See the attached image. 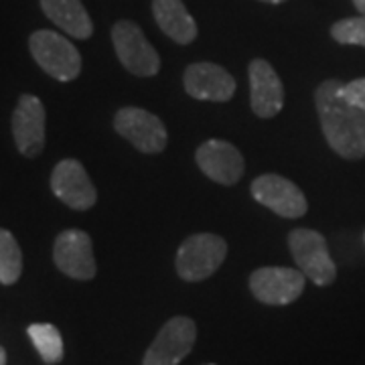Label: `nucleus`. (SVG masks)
Listing matches in <instances>:
<instances>
[{
  "label": "nucleus",
  "mask_w": 365,
  "mask_h": 365,
  "mask_svg": "<svg viewBox=\"0 0 365 365\" xmlns=\"http://www.w3.org/2000/svg\"><path fill=\"white\" fill-rule=\"evenodd\" d=\"M14 144L21 155L39 157L45 146V106L37 96L23 93L13 112Z\"/></svg>",
  "instance_id": "obj_12"
},
{
  "label": "nucleus",
  "mask_w": 365,
  "mask_h": 365,
  "mask_svg": "<svg viewBox=\"0 0 365 365\" xmlns=\"http://www.w3.org/2000/svg\"><path fill=\"white\" fill-rule=\"evenodd\" d=\"M250 104L258 118H274L284 106V88L266 59H254L248 67Z\"/></svg>",
  "instance_id": "obj_15"
},
{
  "label": "nucleus",
  "mask_w": 365,
  "mask_h": 365,
  "mask_svg": "<svg viewBox=\"0 0 365 365\" xmlns=\"http://www.w3.org/2000/svg\"><path fill=\"white\" fill-rule=\"evenodd\" d=\"M364 242H365V234H364Z\"/></svg>",
  "instance_id": "obj_25"
},
{
  "label": "nucleus",
  "mask_w": 365,
  "mask_h": 365,
  "mask_svg": "<svg viewBox=\"0 0 365 365\" xmlns=\"http://www.w3.org/2000/svg\"><path fill=\"white\" fill-rule=\"evenodd\" d=\"M199 169L211 181L220 185H235L244 175V157L232 143L211 138L197 148L195 155Z\"/></svg>",
  "instance_id": "obj_14"
},
{
  "label": "nucleus",
  "mask_w": 365,
  "mask_h": 365,
  "mask_svg": "<svg viewBox=\"0 0 365 365\" xmlns=\"http://www.w3.org/2000/svg\"><path fill=\"white\" fill-rule=\"evenodd\" d=\"M29 49L41 69L57 81H71L81 73V55L76 45L55 31H35L29 39Z\"/></svg>",
  "instance_id": "obj_4"
},
{
  "label": "nucleus",
  "mask_w": 365,
  "mask_h": 365,
  "mask_svg": "<svg viewBox=\"0 0 365 365\" xmlns=\"http://www.w3.org/2000/svg\"><path fill=\"white\" fill-rule=\"evenodd\" d=\"M250 191L258 203L287 220L302 217L309 209L307 197L299 187L292 181H288L287 177H280L274 173L254 179L250 185Z\"/></svg>",
  "instance_id": "obj_9"
},
{
  "label": "nucleus",
  "mask_w": 365,
  "mask_h": 365,
  "mask_svg": "<svg viewBox=\"0 0 365 365\" xmlns=\"http://www.w3.org/2000/svg\"><path fill=\"white\" fill-rule=\"evenodd\" d=\"M307 276L297 268L264 266L250 276V290L264 304L284 307L299 299L304 290Z\"/></svg>",
  "instance_id": "obj_8"
},
{
  "label": "nucleus",
  "mask_w": 365,
  "mask_h": 365,
  "mask_svg": "<svg viewBox=\"0 0 365 365\" xmlns=\"http://www.w3.org/2000/svg\"><path fill=\"white\" fill-rule=\"evenodd\" d=\"M207 365H213V364H207Z\"/></svg>",
  "instance_id": "obj_26"
},
{
  "label": "nucleus",
  "mask_w": 365,
  "mask_h": 365,
  "mask_svg": "<svg viewBox=\"0 0 365 365\" xmlns=\"http://www.w3.org/2000/svg\"><path fill=\"white\" fill-rule=\"evenodd\" d=\"M51 189L67 207L76 211L91 209L98 201V191L91 182L88 170L76 158H66L57 163L51 175Z\"/></svg>",
  "instance_id": "obj_11"
},
{
  "label": "nucleus",
  "mask_w": 365,
  "mask_h": 365,
  "mask_svg": "<svg viewBox=\"0 0 365 365\" xmlns=\"http://www.w3.org/2000/svg\"><path fill=\"white\" fill-rule=\"evenodd\" d=\"M353 4H355V9L359 11V14H364L365 16V0H353Z\"/></svg>",
  "instance_id": "obj_22"
},
{
  "label": "nucleus",
  "mask_w": 365,
  "mask_h": 365,
  "mask_svg": "<svg viewBox=\"0 0 365 365\" xmlns=\"http://www.w3.org/2000/svg\"><path fill=\"white\" fill-rule=\"evenodd\" d=\"M288 248L299 270L317 287H329L337 278V266L329 254L325 235L299 227L288 234Z\"/></svg>",
  "instance_id": "obj_2"
},
{
  "label": "nucleus",
  "mask_w": 365,
  "mask_h": 365,
  "mask_svg": "<svg viewBox=\"0 0 365 365\" xmlns=\"http://www.w3.org/2000/svg\"><path fill=\"white\" fill-rule=\"evenodd\" d=\"M227 256V244L222 235L195 234L189 235L177 250L175 268L187 282L205 280L217 272Z\"/></svg>",
  "instance_id": "obj_3"
},
{
  "label": "nucleus",
  "mask_w": 365,
  "mask_h": 365,
  "mask_svg": "<svg viewBox=\"0 0 365 365\" xmlns=\"http://www.w3.org/2000/svg\"><path fill=\"white\" fill-rule=\"evenodd\" d=\"M23 274V252L9 230H0V284L11 287Z\"/></svg>",
  "instance_id": "obj_19"
},
{
  "label": "nucleus",
  "mask_w": 365,
  "mask_h": 365,
  "mask_svg": "<svg viewBox=\"0 0 365 365\" xmlns=\"http://www.w3.org/2000/svg\"><path fill=\"white\" fill-rule=\"evenodd\" d=\"M41 9L45 16L66 31L69 37L90 39L93 33V23L83 9L81 0H41Z\"/></svg>",
  "instance_id": "obj_17"
},
{
  "label": "nucleus",
  "mask_w": 365,
  "mask_h": 365,
  "mask_svg": "<svg viewBox=\"0 0 365 365\" xmlns=\"http://www.w3.org/2000/svg\"><path fill=\"white\" fill-rule=\"evenodd\" d=\"M314 104L327 144L347 160L365 158V110L343 96L339 79H327L314 91Z\"/></svg>",
  "instance_id": "obj_1"
},
{
  "label": "nucleus",
  "mask_w": 365,
  "mask_h": 365,
  "mask_svg": "<svg viewBox=\"0 0 365 365\" xmlns=\"http://www.w3.org/2000/svg\"><path fill=\"white\" fill-rule=\"evenodd\" d=\"M114 128L122 138H126L144 155H158L169 143V134L163 120L143 108H122L114 118Z\"/></svg>",
  "instance_id": "obj_6"
},
{
  "label": "nucleus",
  "mask_w": 365,
  "mask_h": 365,
  "mask_svg": "<svg viewBox=\"0 0 365 365\" xmlns=\"http://www.w3.org/2000/svg\"><path fill=\"white\" fill-rule=\"evenodd\" d=\"M26 333L45 364H59L63 359V337L57 327L51 323H35L26 329Z\"/></svg>",
  "instance_id": "obj_18"
},
{
  "label": "nucleus",
  "mask_w": 365,
  "mask_h": 365,
  "mask_svg": "<svg viewBox=\"0 0 365 365\" xmlns=\"http://www.w3.org/2000/svg\"><path fill=\"white\" fill-rule=\"evenodd\" d=\"M0 365H6V351L0 347Z\"/></svg>",
  "instance_id": "obj_23"
},
{
  "label": "nucleus",
  "mask_w": 365,
  "mask_h": 365,
  "mask_svg": "<svg viewBox=\"0 0 365 365\" xmlns=\"http://www.w3.org/2000/svg\"><path fill=\"white\" fill-rule=\"evenodd\" d=\"M331 37L341 45H359L365 47V16H353L343 19L331 26Z\"/></svg>",
  "instance_id": "obj_20"
},
{
  "label": "nucleus",
  "mask_w": 365,
  "mask_h": 365,
  "mask_svg": "<svg viewBox=\"0 0 365 365\" xmlns=\"http://www.w3.org/2000/svg\"><path fill=\"white\" fill-rule=\"evenodd\" d=\"M153 14L160 31L179 45H189L197 37V23L182 0H153Z\"/></svg>",
  "instance_id": "obj_16"
},
{
  "label": "nucleus",
  "mask_w": 365,
  "mask_h": 365,
  "mask_svg": "<svg viewBox=\"0 0 365 365\" xmlns=\"http://www.w3.org/2000/svg\"><path fill=\"white\" fill-rule=\"evenodd\" d=\"M262 2H268V4H280V2H284V0H262Z\"/></svg>",
  "instance_id": "obj_24"
},
{
  "label": "nucleus",
  "mask_w": 365,
  "mask_h": 365,
  "mask_svg": "<svg viewBox=\"0 0 365 365\" xmlns=\"http://www.w3.org/2000/svg\"><path fill=\"white\" fill-rule=\"evenodd\" d=\"M53 260L61 272L76 280H91L98 272L91 237L81 230H66L57 235Z\"/></svg>",
  "instance_id": "obj_10"
},
{
  "label": "nucleus",
  "mask_w": 365,
  "mask_h": 365,
  "mask_svg": "<svg viewBox=\"0 0 365 365\" xmlns=\"http://www.w3.org/2000/svg\"><path fill=\"white\" fill-rule=\"evenodd\" d=\"M112 43L120 63L138 78H153L160 69L157 49L144 37L143 29L132 21H118L112 26Z\"/></svg>",
  "instance_id": "obj_5"
},
{
  "label": "nucleus",
  "mask_w": 365,
  "mask_h": 365,
  "mask_svg": "<svg viewBox=\"0 0 365 365\" xmlns=\"http://www.w3.org/2000/svg\"><path fill=\"white\" fill-rule=\"evenodd\" d=\"M195 339V323L189 317H173L160 327L155 341L146 349L143 365H179L191 353Z\"/></svg>",
  "instance_id": "obj_7"
},
{
  "label": "nucleus",
  "mask_w": 365,
  "mask_h": 365,
  "mask_svg": "<svg viewBox=\"0 0 365 365\" xmlns=\"http://www.w3.org/2000/svg\"><path fill=\"white\" fill-rule=\"evenodd\" d=\"M185 91L205 102H227L235 93V79L227 69L217 63H193L182 76Z\"/></svg>",
  "instance_id": "obj_13"
},
{
  "label": "nucleus",
  "mask_w": 365,
  "mask_h": 365,
  "mask_svg": "<svg viewBox=\"0 0 365 365\" xmlns=\"http://www.w3.org/2000/svg\"><path fill=\"white\" fill-rule=\"evenodd\" d=\"M343 96L347 102L365 110V78L353 79L349 83H343Z\"/></svg>",
  "instance_id": "obj_21"
}]
</instances>
